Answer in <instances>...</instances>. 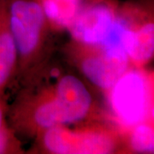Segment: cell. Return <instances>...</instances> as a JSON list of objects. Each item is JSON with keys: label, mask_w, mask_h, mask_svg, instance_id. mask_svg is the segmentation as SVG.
Wrapping results in <instances>:
<instances>
[{"label": "cell", "mask_w": 154, "mask_h": 154, "mask_svg": "<svg viewBox=\"0 0 154 154\" xmlns=\"http://www.w3.org/2000/svg\"><path fill=\"white\" fill-rule=\"evenodd\" d=\"M104 118L87 85L49 63L20 87L7 122L18 136L35 139L53 127Z\"/></svg>", "instance_id": "1"}, {"label": "cell", "mask_w": 154, "mask_h": 154, "mask_svg": "<svg viewBox=\"0 0 154 154\" xmlns=\"http://www.w3.org/2000/svg\"><path fill=\"white\" fill-rule=\"evenodd\" d=\"M17 51L15 80L21 87L48 65L54 50L51 27L41 0H7Z\"/></svg>", "instance_id": "2"}, {"label": "cell", "mask_w": 154, "mask_h": 154, "mask_svg": "<svg viewBox=\"0 0 154 154\" xmlns=\"http://www.w3.org/2000/svg\"><path fill=\"white\" fill-rule=\"evenodd\" d=\"M34 143L33 150L39 153H124L122 128L110 118L53 127L38 135Z\"/></svg>", "instance_id": "3"}, {"label": "cell", "mask_w": 154, "mask_h": 154, "mask_svg": "<svg viewBox=\"0 0 154 154\" xmlns=\"http://www.w3.org/2000/svg\"><path fill=\"white\" fill-rule=\"evenodd\" d=\"M103 44L121 46L133 66H146L154 54L153 0H119L113 32Z\"/></svg>", "instance_id": "4"}, {"label": "cell", "mask_w": 154, "mask_h": 154, "mask_svg": "<svg viewBox=\"0 0 154 154\" xmlns=\"http://www.w3.org/2000/svg\"><path fill=\"white\" fill-rule=\"evenodd\" d=\"M63 51L72 66L105 95L133 66L124 50L115 45L87 44L71 38Z\"/></svg>", "instance_id": "5"}, {"label": "cell", "mask_w": 154, "mask_h": 154, "mask_svg": "<svg viewBox=\"0 0 154 154\" xmlns=\"http://www.w3.org/2000/svg\"><path fill=\"white\" fill-rule=\"evenodd\" d=\"M116 124L122 128L153 119L152 75L132 66L106 95Z\"/></svg>", "instance_id": "6"}, {"label": "cell", "mask_w": 154, "mask_h": 154, "mask_svg": "<svg viewBox=\"0 0 154 154\" xmlns=\"http://www.w3.org/2000/svg\"><path fill=\"white\" fill-rule=\"evenodd\" d=\"M118 2H85L67 29L72 39L87 44L105 43L115 27Z\"/></svg>", "instance_id": "7"}, {"label": "cell", "mask_w": 154, "mask_h": 154, "mask_svg": "<svg viewBox=\"0 0 154 154\" xmlns=\"http://www.w3.org/2000/svg\"><path fill=\"white\" fill-rule=\"evenodd\" d=\"M17 68V51L10 22L7 0H0V95L13 84Z\"/></svg>", "instance_id": "8"}, {"label": "cell", "mask_w": 154, "mask_h": 154, "mask_svg": "<svg viewBox=\"0 0 154 154\" xmlns=\"http://www.w3.org/2000/svg\"><path fill=\"white\" fill-rule=\"evenodd\" d=\"M124 153H153V119L122 128Z\"/></svg>", "instance_id": "9"}, {"label": "cell", "mask_w": 154, "mask_h": 154, "mask_svg": "<svg viewBox=\"0 0 154 154\" xmlns=\"http://www.w3.org/2000/svg\"><path fill=\"white\" fill-rule=\"evenodd\" d=\"M22 142L19 136L11 128L8 122L0 128V154L23 153Z\"/></svg>", "instance_id": "10"}, {"label": "cell", "mask_w": 154, "mask_h": 154, "mask_svg": "<svg viewBox=\"0 0 154 154\" xmlns=\"http://www.w3.org/2000/svg\"><path fill=\"white\" fill-rule=\"evenodd\" d=\"M6 105L4 101V96L0 95V128L4 126L7 122L6 115H7V110Z\"/></svg>", "instance_id": "11"}, {"label": "cell", "mask_w": 154, "mask_h": 154, "mask_svg": "<svg viewBox=\"0 0 154 154\" xmlns=\"http://www.w3.org/2000/svg\"><path fill=\"white\" fill-rule=\"evenodd\" d=\"M86 2H105V3H110V4H116L119 0H85Z\"/></svg>", "instance_id": "12"}]
</instances>
